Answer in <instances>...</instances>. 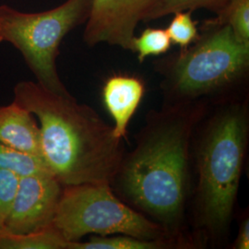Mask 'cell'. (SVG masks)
<instances>
[{"label": "cell", "mask_w": 249, "mask_h": 249, "mask_svg": "<svg viewBox=\"0 0 249 249\" xmlns=\"http://www.w3.org/2000/svg\"><path fill=\"white\" fill-rule=\"evenodd\" d=\"M12 102L37 117L42 159L63 187L113 183L122 141L92 108L27 80L15 85Z\"/></svg>", "instance_id": "cell-1"}, {"label": "cell", "mask_w": 249, "mask_h": 249, "mask_svg": "<svg viewBox=\"0 0 249 249\" xmlns=\"http://www.w3.org/2000/svg\"><path fill=\"white\" fill-rule=\"evenodd\" d=\"M194 123V112L171 111L156 117L115 178L128 202L164 231L176 228L183 217Z\"/></svg>", "instance_id": "cell-2"}, {"label": "cell", "mask_w": 249, "mask_h": 249, "mask_svg": "<svg viewBox=\"0 0 249 249\" xmlns=\"http://www.w3.org/2000/svg\"><path fill=\"white\" fill-rule=\"evenodd\" d=\"M244 107H228L214 118L198 154L197 198L202 223L221 231L229 224L248 142Z\"/></svg>", "instance_id": "cell-3"}, {"label": "cell", "mask_w": 249, "mask_h": 249, "mask_svg": "<svg viewBox=\"0 0 249 249\" xmlns=\"http://www.w3.org/2000/svg\"><path fill=\"white\" fill-rule=\"evenodd\" d=\"M192 46L176 54L165 68V85L180 98H196L231 88L246 78L249 44L231 27L209 19Z\"/></svg>", "instance_id": "cell-4"}, {"label": "cell", "mask_w": 249, "mask_h": 249, "mask_svg": "<svg viewBox=\"0 0 249 249\" xmlns=\"http://www.w3.org/2000/svg\"><path fill=\"white\" fill-rule=\"evenodd\" d=\"M91 0H67L54 9L26 13L0 6V42H8L22 54L39 84L61 95L71 94L60 80L56 58L64 37L86 23Z\"/></svg>", "instance_id": "cell-5"}, {"label": "cell", "mask_w": 249, "mask_h": 249, "mask_svg": "<svg viewBox=\"0 0 249 249\" xmlns=\"http://www.w3.org/2000/svg\"><path fill=\"white\" fill-rule=\"evenodd\" d=\"M52 226L68 242L89 233L162 240L164 229L118 199L108 184L63 187Z\"/></svg>", "instance_id": "cell-6"}, {"label": "cell", "mask_w": 249, "mask_h": 249, "mask_svg": "<svg viewBox=\"0 0 249 249\" xmlns=\"http://www.w3.org/2000/svg\"><path fill=\"white\" fill-rule=\"evenodd\" d=\"M161 0H91L83 34L86 45L101 43L133 48L135 29L142 20H150Z\"/></svg>", "instance_id": "cell-7"}, {"label": "cell", "mask_w": 249, "mask_h": 249, "mask_svg": "<svg viewBox=\"0 0 249 249\" xmlns=\"http://www.w3.org/2000/svg\"><path fill=\"white\" fill-rule=\"evenodd\" d=\"M62 190L60 182L50 173L20 177L5 226L17 234L34 233L52 226Z\"/></svg>", "instance_id": "cell-8"}, {"label": "cell", "mask_w": 249, "mask_h": 249, "mask_svg": "<svg viewBox=\"0 0 249 249\" xmlns=\"http://www.w3.org/2000/svg\"><path fill=\"white\" fill-rule=\"evenodd\" d=\"M145 87L137 77L115 75L106 81L103 100L115 124L113 133L116 139L125 138L128 124L142 101Z\"/></svg>", "instance_id": "cell-9"}, {"label": "cell", "mask_w": 249, "mask_h": 249, "mask_svg": "<svg viewBox=\"0 0 249 249\" xmlns=\"http://www.w3.org/2000/svg\"><path fill=\"white\" fill-rule=\"evenodd\" d=\"M0 142L42 159L39 125L35 116L14 102L0 105Z\"/></svg>", "instance_id": "cell-10"}, {"label": "cell", "mask_w": 249, "mask_h": 249, "mask_svg": "<svg viewBox=\"0 0 249 249\" xmlns=\"http://www.w3.org/2000/svg\"><path fill=\"white\" fill-rule=\"evenodd\" d=\"M70 242L53 226L29 234H17L0 225V249H69Z\"/></svg>", "instance_id": "cell-11"}, {"label": "cell", "mask_w": 249, "mask_h": 249, "mask_svg": "<svg viewBox=\"0 0 249 249\" xmlns=\"http://www.w3.org/2000/svg\"><path fill=\"white\" fill-rule=\"evenodd\" d=\"M163 240H145L130 235L92 237L87 242H71L69 249H159L166 246Z\"/></svg>", "instance_id": "cell-12"}, {"label": "cell", "mask_w": 249, "mask_h": 249, "mask_svg": "<svg viewBox=\"0 0 249 249\" xmlns=\"http://www.w3.org/2000/svg\"><path fill=\"white\" fill-rule=\"evenodd\" d=\"M0 168L11 170L20 177L34 174H52L45 161L39 157L17 151L2 142H0Z\"/></svg>", "instance_id": "cell-13"}, {"label": "cell", "mask_w": 249, "mask_h": 249, "mask_svg": "<svg viewBox=\"0 0 249 249\" xmlns=\"http://www.w3.org/2000/svg\"><path fill=\"white\" fill-rule=\"evenodd\" d=\"M213 19L229 25L237 39L249 44V0H231Z\"/></svg>", "instance_id": "cell-14"}, {"label": "cell", "mask_w": 249, "mask_h": 249, "mask_svg": "<svg viewBox=\"0 0 249 249\" xmlns=\"http://www.w3.org/2000/svg\"><path fill=\"white\" fill-rule=\"evenodd\" d=\"M172 42L166 30L147 28L139 37H134L132 51L138 53V58L142 63L151 55H160L166 53Z\"/></svg>", "instance_id": "cell-15"}, {"label": "cell", "mask_w": 249, "mask_h": 249, "mask_svg": "<svg viewBox=\"0 0 249 249\" xmlns=\"http://www.w3.org/2000/svg\"><path fill=\"white\" fill-rule=\"evenodd\" d=\"M231 0H161L159 6L154 9L150 20L161 18L179 11H194L205 9L216 15L220 14Z\"/></svg>", "instance_id": "cell-16"}, {"label": "cell", "mask_w": 249, "mask_h": 249, "mask_svg": "<svg viewBox=\"0 0 249 249\" xmlns=\"http://www.w3.org/2000/svg\"><path fill=\"white\" fill-rule=\"evenodd\" d=\"M192 11H179L175 13L166 32L171 42L178 45L182 49L193 44L198 36L196 22L192 18Z\"/></svg>", "instance_id": "cell-17"}, {"label": "cell", "mask_w": 249, "mask_h": 249, "mask_svg": "<svg viewBox=\"0 0 249 249\" xmlns=\"http://www.w3.org/2000/svg\"><path fill=\"white\" fill-rule=\"evenodd\" d=\"M19 178L13 171L0 168V225H5L17 194Z\"/></svg>", "instance_id": "cell-18"}, {"label": "cell", "mask_w": 249, "mask_h": 249, "mask_svg": "<svg viewBox=\"0 0 249 249\" xmlns=\"http://www.w3.org/2000/svg\"><path fill=\"white\" fill-rule=\"evenodd\" d=\"M234 248L238 249H249V223L248 220L243 223L241 227L240 232Z\"/></svg>", "instance_id": "cell-19"}]
</instances>
